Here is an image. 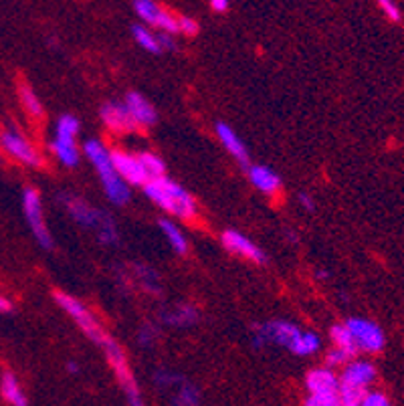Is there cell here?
<instances>
[{"mask_svg": "<svg viewBox=\"0 0 404 406\" xmlns=\"http://www.w3.org/2000/svg\"><path fill=\"white\" fill-rule=\"evenodd\" d=\"M251 344L257 350L271 344L283 345L295 356H311L321 348V340L315 332H306L291 321L271 319V321L253 325Z\"/></svg>", "mask_w": 404, "mask_h": 406, "instance_id": "1", "label": "cell"}, {"mask_svg": "<svg viewBox=\"0 0 404 406\" xmlns=\"http://www.w3.org/2000/svg\"><path fill=\"white\" fill-rule=\"evenodd\" d=\"M59 202L65 206V211L71 215V219L75 220V222H79L85 228L95 231L97 239L103 245L111 247V245H118L120 243L118 226H116V222H114V219L107 213L95 209L89 202H85L83 198H79L75 194H69V192H61L59 194Z\"/></svg>", "mask_w": 404, "mask_h": 406, "instance_id": "2", "label": "cell"}, {"mask_svg": "<svg viewBox=\"0 0 404 406\" xmlns=\"http://www.w3.org/2000/svg\"><path fill=\"white\" fill-rule=\"evenodd\" d=\"M83 154L85 158L94 164V168L97 170V176L101 180V186H103V192L105 196L118 204V206H124L129 202L131 198V190H129V184L124 182L120 178V174L116 172L114 164H111V152L99 142V140H87L83 142Z\"/></svg>", "mask_w": 404, "mask_h": 406, "instance_id": "3", "label": "cell"}, {"mask_svg": "<svg viewBox=\"0 0 404 406\" xmlns=\"http://www.w3.org/2000/svg\"><path fill=\"white\" fill-rule=\"evenodd\" d=\"M144 192L154 204L176 219L190 220L196 217V200L192 198V194L166 176L148 182L144 186Z\"/></svg>", "mask_w": 404, "mask_h": 406, "instance_id": "4", "label": "cell"}, {"mask_svg": "<svg viewBox=\"0 0 404 406\" xmlns=\"http://www.w3.org/2000/svg\"><path fill=\"white\" fill-rule=\"evenodd\" d=\"M77 133H79V120L75 116L65 114L57 120L55 138L51 142V152L67 168L77 166L81 158V152L77 148Z\"/></svg>", "mask_w": 404, "mask_h": 406, "instance_id": "5", "label": "cell"}, {"mask_svg": "<svg viewBox=\"0 0 404 406\" xmlns=\"http://www.w3.org/2000/svg\"><path fill=\"white\" fill-rule=\"evenodd\" d=\"M55 299H57V303L65 310V313H67L69 317L75 319V323L81 328V332H83L95 345L103 348V344L111 338V336L105 332V328L99 323V319H97L94 313L89 312L77 297L67 295V293H55Z\"/></svg>", "mask_w": 404, "mask_h": 406, "instance_id": "6", "label": "cell"}, {"mask_svg": "<svg viewBox=\"0 0 404 406\" xmlns=\"http://www.w3.org/2000/svg\"><path fill=\"white\" fill-rule=\"evenodd\" d=\"M23 215L29 222V228L34 235L36 243L43 247V249L51 250L53 249V237L47 228V222H45V213H43V202H41V196L34 188H25L23 190Z\"/></svg>", "mask_w": 404, "mask_h": 406, "instance_id": "7", "label": "cell"}, {"mask_svg": "<svg viewBox=\"0 0 404 406\" xmlns=\"http://www.w3.org/2000/svg\"><path fill=\"white\" fill-rule=\"evenodd\" d=\"M343 325L348 328L358 352H368V354L382 352L386 338L380 325H376L374 321L364 319V317H350Z\"/></svg>", "mask_w": 404, "mask_h": 406, "instance_id": "8", "label": "cell"}, {"mask_svg": "<svg viewBox=\"0 0 404 406\" xmlns=\"http://www.w3.org/2000/svg\"><path fill=\"white\" fill-rule=\"evenodd\" d=\"M0 148L10 158L19 160L25 166H41V158L32 144L14 127H6L0 131Z\"/></svg>", "mask_w": 404, "mask_h": 406, "instance_id": "9", "label": "cell"}, {"mask_svg": "<svg viewBox=\"0 0 404 406\" xmlns=\"http://www.w3.org/2000/svg\"><path fill=\"white\" fill-rule=\"evenodd\" d=\"M111 164L116 168V172L120 174V178L127 182V184H134V186H146L150 182L146 170H144V164L140 160V154H127V152H111Z\"/></svg>", "mask_w": 404, "mask_h": 406, "instance_id": "10", "label": "cell"}, {"mask_svg": "<svg viewBox=\"0 0 404 406\" xmlns=\"http://www.w3.org/2000/svg\"><path fill=\"white\" fill-rule=\"evenodd\" d=\"M222 245H224V249L228 253L245 257V259H249L253 263H261V265L267 263V255L259 249L249 237H245L239 231H224L222 233Z\"/></svg>", "mask_w": 404, "mask_h": 406, "instance_id": "11", "label": "cell"}, {"mask_svg": "<svg viewBox=\"0 0 404 406\" xmlns=\"http://www.w3.org/2000/svg\"><path fill=\"white\" fill-rule=\"evenodd\" d=\"M376 378V368H374L370 362L366 360H354V362H348L343 366V372L340 376V384L342 386H348V388H356V390H364L370 386Z\"/></svg>", "mask_w": 404, "mask_h": 406, "instance_id": "12", "label": "cell"}, {"mask_svg": "<svg viewBox=\"0 0 404 406\" xmlns=\"http://www.w3.org/2000/svg\"><path fill=\"white\" fill-rule=\"evenodd\" d=\"M310 396H328L340 392V376L330 368H317L306 376Z\"/></svg>", "mask_w": 404, "mask_h": 406, "instance_id": "13", "label": "cell"}, {"mask_svg": "<svg viewBox=\"0 0 404 406\" xmlns=\"http://www.w3.org/2000/svg\"><path fill=\"white\" fill-rule=\"evenodd\" d=\"M124 105L127 109V114H129V118L134 120L136 127L138 125H154L158 122V114H156L154 105L138 92H129L125 95Z\"/></svg>", "mask_w": 404, "mask_h": 406, "instance_id": "14", "label": "cell"}, {"mask_svg": "<svg viewBox=\"0 0 404 406\" xmlns=\"http://www.w3.org/2000/svg\"><path fill=\"white\" fill-rule=\"evenodd\" d=\"M215 131H217V138L218 142L222 144V148H224L231 156L235 158L237 162L249 166V150H247L245 142L241 140V136H239L231 125L224 124V122H217Z\"/></svg>", "mask_w": 404, "mask_h": 406, "instance_id": "15", "label": "cell"}, {"mask_svg": "<svg viewBox=\"0 0 404 406\" xmlns=\"http://www.w3.org/2000/svg\"><path fill=\"white\" fill-rule=\"evenodd\" d=\"M99 116H101L103 124L107 125L111 131L125 133V131L136 129V124L129 118V114H127V109H125V105L122 101H107V103H103Z\"/></svg>", "mask_w": 404, "mask_h": 406, "instance_id": "16", "label": "cell"}, {"mask_svg": "<svg viewBox=\"0 0 404 406\" xmlns=\"http://www.w3.org/2000/svg\"><path fill=\"white\" fill-rule=\"evenodd\" d=\"M247 176H249L251 184L261 190L263 194H277L281 188V178L279 174L269 168V166H261V164H253L247 166Z\"/></svg>", "mask_w": 404, "mask_h": 406, "instance_id": "17", "label": "cell"}, {"mask_svg": "<svg viewBox=\"0 0 404 406\" xmlns=\"http://www.w3.org/2000/svg\"><path fill=\"white\" fill-rule=\"evenodd\" d=\"M198 317L200 313L190 303H180V306H174L172 310H164L160 313V321L170 328H190L198 321Z\"/></svg>", "mask_w": 404, "mask_h": 406, "instance_id": "18", "label": "cell"}, {"mask_svg": "<svg viewBox=\"0 0 404 406\" xmlns=\"http://www.w3.org/2000/svg\"><path fill=\"white\" fill-rule=\"evenodd\" d=\"M0 394L4 403H8L10 406H29L27 394L23 392L19 378L12 372H4L0 378Z\"/></svg>", "mask_w": 404, "mask_h": 406, "instance_id": "19", "label": "cell"}, {"mask_svg": "<svg viewBox=\"0 0 404 406\" xmlns=\"http://www.w3.org/2000/svg\"><path fill=\"white\" fill-rule=\"evenodd\" d=\"M160 231L164 233V237H166V241H168L170 249L174 250L176 255H187L188 253L187 237H184V233H182V231L174 224V222H170L168 219H162L160 220Z\"/></svg>", "mask_w": 404, "mask_h": 406, "instance_id": "20", "label": "cell"}, {"mask_svg": "<svg viewBox=\"0 0 404 406\" xmlns=\"http://www.w3.org/2000/svg\"><path fill=\"white\" fill-rule=\"evenodd\" d=\"M200 403H202V394H200L198 386L184 380L180 386H176V392L172 394L170 406H200Z\"/></svg>", "mask_w": 404, "mask_h": 406, "instance_id": "21", "label": "cell"}, {"mask_svg": "<svg viewBox=\"0 0 404 406\" xmlns=\"http://www.w3.org/2000/svg\"><path fill=\"white\" fill-rule=\"evenodd\" d=\"M131 34H134V41L148 53H162V47H160V41H158V34L152 32L148 27L144 25H134L131 27Z\"/></svg>", "mask_w": 404, "mask_h": 406, "instance_id": "22", "label": "cell"}, {"mask_svg": "<svg viewBox=\"0 0 404 406\" xmlns=\"http://www.w3.org/2000/svg\"><path fill=\"white\" fill-rule=\"evenodd\" d=\"M134 10L146 25H152V27H158V21H160V17L164 12L160 8V4H156L152 0H138V2H134Z\"/></svg>", "mask_w": 404, "mask_h": 406, "instance_id": "23", "label": "cell"}, {"mask_svg": "<svg viewBox=\"0 0 404 406\" xmlns=\"http://www.w3.org/2000/svg\"><path fill=\"white\" fill-rule=\"evenodd\" d=\"M330 338H332V342H334V345H336L338 350L348 352L350 356H354V354L358 352V350H356V345H354L352 336H350V332H348V328H345L343 323H336V325H332V330H330Z\"/></svg>", "mask_w": 404, "mask_h": 406, "instance_id": "24", "label": "cell"}, {"mask_svg": "<svg viewBox=\"0 0 404 406\" xmlns=\"http://www.w3.org/2000/svg\"><path fill=\"white\" fill-rule=\"evenodd\" d=\"M19 97H21V103L27 109V114H31L32 118H41L43 116V103H41V99L36 97V94L32 92L29 85H21L19 87Z\"/></svg>", "mask_w": 404, "mask_h": 406, "instance_id": "25", "label": "cell"}, {"mask_svg": "<svg viewBox=\"0 0 404 406\" xmlns=\"http://www.w3.org/2000/svg\"><path fill=\"white\" fill-rule=\"evenodd\" d=\"M140 160H142V164H144V170H146L150 182H152V180H158V178H164V174H166V164L162 162V158H158L156 154H150V152H144V154H140Z\"/></svg>", "mask_w": 404, "mask_h": 406, "instance_id": "26", "label": "cell"}, {"mask_svg": "<svg viewBox=\"0 0 404 406\" xmlns=\"http://www.w3.org/2000/svg\"><path fill=\"white\" fill-rule=\"evenodd\" d=\"M184 380H187V376H182L180 372H174V370L162 368V370H156L154 372V382L160 388H168V390H170V388L180 386Z\"/></svg>", "mask_w": 404, "mask_h": 406, "instance_id": "27", "label": "cell"}, {"mask_svg": "<svg viewBox=\"0 0 404 406\" xmlns=\"http://www.w3.org/2000/svg\"><path fill=\"white\" fill-rule=\"evenodd\" d=\"M136 273L140 275V281L142 285L152 291V293H160V281H158V273L156 269H150V267H144V265H138L136 267Z\"/></svg>", "mask_w": 404, "mask_h": 406, "instance_id": "28", "label": "cell"}, {"mask_svg": "<svg viewBox=\"0 0 404 406\" xmlns=\"http://www.w3.org/2000/svg\"><path fill=\"white\" fill-rule=\"evenodd\" d=\"M158 338V325L154 323H144L138 332V344L142 348H152Z\"/></svg>", "mask_w": 404, "mask_h": 406, "instance_id": "29", "label": "cell"}, {"mask_svg": "<svg viewBox=\"0 0 404 406\" xmlns=\"http://www.w3.org/2000/svg\"><path fill=\"white\" fill-rule=\"evenodd\" d=\"M304 406H345L340 400V392L338 394H328V396H310Z\"/></svg>", "mask_w": 404, "mask_h": 406, "instance_id": "30", "label": "cell"}, {"mask_svg": "<svg viewBox=\"0 0 404 406\" xmlns=\"http://www.w3.org/2000/svg\"><path fill=\"white\" fill-rule=\"evenodd\" d=\"M350 354L348 352H343V350H338V348H334L328 356H326V364H328V368H336V366H345L348 362H350Z\"/></svg>", "mask_w": 404, "mask_h": 406, "instance_id": "31", "label": "cell"}, {"mask_svg": "<svg viewBox=\"0 0 404 406\" xmlns=\"http://www.w3.org/2000/svg\"><path fill=\"white\" fill-rule=\"evenodd\" d=\"M378 6L384 10V14H386L390 21L398 23V21L403 19V14H401V8H398V4H396V2H392V0H380V2H378Z\"/></svg>", "mask_w": 404, "mask_h": 406, "instance_id": "32", "label": "cell"}, {"mask_svg": "<svg viewBox=\"0 0 404 406\" xmlns=\"http://www.w3.org/2000/svg\"><path fill=\"white\" fill-rule=\"evenodd\" d=\"M360 406H392L382 392H366L360 400Z\"/></svg>", "mask_w": 404, "mask_h": 406, "instance_id": "33", "label": "cell"}, {"mask_svg": "<svg viewBox=\"0 0 404 406\" xmlns=\"http://www.w3.org/2000/svg\"><path fill=\"white\" fill-rule=\"evenodd\" d=\"M178 32H184V34H196L198 32V23L190 17H178Z\"/></svg>", "mask_w": 404, "mask_h": 406, "instance_id": "34", "label": "cell"}, {"mask_svg": "<svg viewBox=\"0 0 404 406\" xmlns=\"http://www.w3.org/2000/svg\"><path fill=\"white\" fill-rule=\"evenodd\" d=\"M297 200H299V204H301L306 211H313V209H315V200L311 198L308 192H301V194L297 196Z\"/></svg>", "mask_w": 404, "mask_h": 406, "instance_id": "35", "label": "cell"}, {"mask_svg": "<svg viewBox=\"0 0 404 406\" xmlns=\"http://www.w3.org/2000/svg\"><path fill=\"white\" fill-rule=\"evenodd\" d=\"M158 41H160L162 51H164V49H174V41H172V36H170V34H166V32H158Z\"/></svg>", "mask_w": 404, "mask_h": 406, "instance_id": "36", "label": "cell"}, {"mask_svg": "<svg viewBox=\"0 0 404 406\" xmlns=\"http://www.w3.org/2000/svg\"><path fill=\"white\" fill-rule=\"evenodd\" d=\"M228 0H211V8L215 10V12H226L228 10Z\"/></svg>", "mask_w": 404, "mask_h": 406, "instance_id": "37", "label": "cell"}, {"mask_svg": "<svg viewBox=\"0 0 404 406\" xmlns=\"http://www.w3.org/2000/svg\"><path fill=\"white\" fill-rule=\"evenodd\" d=\"M12 312V303H10V299H6V297H2L0 295V313H10Z\"/></svg>", "mask_w": 404, "mask_h": 406, "instance_id": "38", "label": "cell"}, {"mask_svg": "<svg viewBox=\"0 0 404 406\" xmlns=\"http://www.w3.org/2000/svg\"><path fill=\"white\" fill-rule=\"evenodd\" d=\"M69 370H71V372H75V370H77V364H73V362H69Z\"/></svg>", "mask_w": 404, "mask_h": 406, "instance_id": "39", "label": "cell"}]
</instances>
